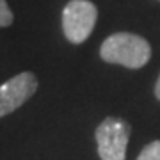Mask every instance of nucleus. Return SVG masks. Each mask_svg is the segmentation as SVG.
Wrapping results in <instances>:
<instances>
[{
	"instance_id": "nucleus-1",
	"label": "nucleus",
	"mask_w": 160,
	"mask_h": 160,
	"mask_svg": "<svg viewBox=\"0 0 160 160\" xmlns=\"http://www.w3.org/2000/svg\"><path fill=\"white\" fill-rule=\"evenodd\" d=\"M100 57L109 64L125 66L128 69H139L149 62L151 45L139 34L116 32L102 43Z\"/></svg>"
},
{
	"instance_id": "nucleus-2",
	"label": "nucleus",
	"mask_w": 160,
	"mask_h": 160,
	"mask_svg": "<svg viewBox=\"0 0 160 160\" xmlns=\"http://www.w3.org/2000/svg\"><path fill=\"white\" fill-rule=\"evenodd\" d=\"M130 123L121 118H105L98 125L94 137L98 157L102 160H126V146L130 141Z\"/></svg>"
},
{
	"instance_id": "nucleus-3",
	"label": "nucleus",
	"mask_w": 160,
	"mask_h": 160,
	"mask_svg": "<svg viewBox=\"0 0 160 160\" xmlns=\"http://www.w3.org/2000/svg\"><path fill=\"white\" fill-rule=\"evenodd\" d=\"M98 20V7L89 0H71L62 9V32L73 45H80L91 36Z\"/></svg>"
},
{
	"instance_id": "nucleus-4",
	"label": "nucleus",
	"mask_w": 160,
	"mask_h": 160,
	"mask_svg": "<svg viewBox=\"0 0 160 160\" xmlns=\"http://www.w3.org/2000/svg\"><path fill=\"white\" fill-rule=\"evenodd\" d=\"M38 91V77L32 71H23L0 86V118L12 114Z\"/></svg>"
},
{
	"instance_id": "nucleus-5",
	"label": "nucleus",
	"mask_w": 160,
	"mask_h": 160,
	"mask_svg": "<svg viewBox=\"0 0 160 160\" xmlns=\"http://www.w3.org/2000/svg\"><path fill=\"white\" fill-rule=\"evenodd\" d=\"M137 160H160V141H151L142 148Z\"/></svg>"
},
{
	"instance_id": "nucleus-6",
	"label": "nucleus",
	"mask_w": 160,
	"mask_h": 160,
	"mask_svg": "<svg viewBox=\"0 0 160 160\" xmlns=\"http://www.w3.org/2000/svg\"><path fill=\"white\" fill-rule=\"evenodd\" d=\"M12 22H14V14L9 4L6 0H0V27H9Z\"/></svg>"
},
{
	"instance_id": "nucleus-7",
	"label": "nucleus",
	"mask_w": 160,
	"mask_h": 160,
	"mask_svg": "<svg viewBox=\"0 0 160 160\" xmlns=\"http://www.w3.org/2000/svg\"><path fill=\"white\" fill-rule=\"evenodd\" d=\"M155 98L160 102V75H158V80L155 82Z\"/></svg>"
}]
</instances>
